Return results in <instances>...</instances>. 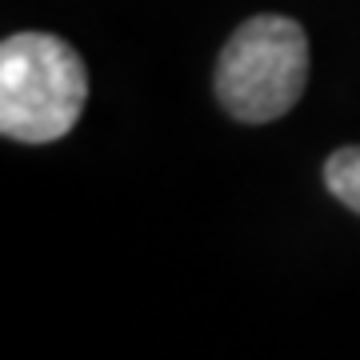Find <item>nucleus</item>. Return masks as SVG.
I'll return each mask as SVG.
<instances>
[{"mask_svg":"<svg viewBox=\"0 0 360 360\" xmlns=\"http://www.w3.org/2000/svg\"><path fill=\"white\" fill-rule=\"evenodd\" d=\"M324 184H328V193L340 205L360 212V144L340 148V153H333L324 160Z\"/></svg>","mask_w":360,"mask_h":360,"instance_id":"obj_3","label":"nucleus"},{"mask_svg":"<svg viewBox=\"0 0 360 360\" xmlns=\"http://www.w3.org/2000/svg\"><path fill=\"white\" fill-rule=\"evenodd\" d=\"M89 77L68 40L16 32L0 44V132L20 144L60 141L84 112Z\"/></svg>","mask_w":360,"mask_h":360,"instance_id":"obj_1","label":"nucleus"},{"mask_svg":"<svg viewBox=\"0 0 360 360\" xmlns=\"http://www.w3.org/2000/svg\"><path fill=\"white\" fill-rule=\"evenodd\" d=\"M309 80V37L288 16H252L217 60V96L240 124H269L300 101Z\"/></svg>","mask_w":360,"mask_h":360,"instance_id":"obj_2","label":"nucleus"}]
</instances>
